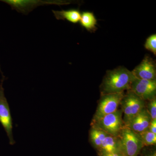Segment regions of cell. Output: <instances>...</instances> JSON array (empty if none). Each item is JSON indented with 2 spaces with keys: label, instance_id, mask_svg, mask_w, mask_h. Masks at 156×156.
Instances as JSON below:
<instances>
[{
  "label": "cell",
  "instance_id": "obj_2",
  "mask_svg": "<svg viewBox=\"0 0 156 156\" xmlns=\"http://www.w3.org/2000/svg\"><path fill=\"white\" fill-rule=\"evenodd\" d=\"M122 115L121 109H118L114 112L106 115L96 122L91 123V126L104 131L109 135L119 136L125 127Z\"/></svg>",
  "mask_w": 156,
  "mask_h": 156
},
{
  "label": "cell",
  "instance_id": "obj_12",
  "mask_svg": "<svg viewBox=\"0 0 156 156\" xmlns=\"http://www.w3.org/2000/svg\"><path fill=\"white\" fill-rule=\"evenodd\" d=\"M52 12L57 20H66L73 23H77L80 22L81 14L80 11L76 9L68 10L55 11L52 10Z\"/></svg>",
  "mask_w": 156,
  "mask_h": 156
},
{
  "label": "cell",
  "instance_id": "obj_16",
  "mask_svg": "<svg viewBox=\"0 0 156 156\" xmlns=\"http://www.w3.org/2000/svg\"><path fill=\"white\" fill-rule=\"evenodd\" d=\"M145 48L147 50L152 52L154 55L156 54V35L151 36L147 39Z\"/></svg>",
  "mask_w": 156,
  "mask_h": 156
},
{
  "label": "cell",
  "instance_id": "obj_19",
  "mask_svg": "<svg viewBox=\"0 0 156 156\" xmlns=\"http://www.w3.org/2000/svg\"><path fill=\"white\" fill-rule=\"evenodd\" d=\"M100 156H123L121 153H108L100 154Z\"/></svg>",
  "mask_w": 156,
  "mask_h": 156
},
{
  "label": "cell",
  "instance_id": "obj_21",
  "mask_svg": "<svg viewBox=\"0 0 156 156\" xmlns=\"http://www.w3.org/2000/svg\"><path fill=\"white\" fill-rule=\"evenodd\" d=\"M123 156H124L123 155Z\"/></svg>",
  "mask_w": 156,
  "mask_h": 156
},
{
  "label": "cell",
  "instance_id": "obj_14",
  "mask_svg": "<svg viewBox=\"0 0 156 156\" xmlns=\"http://www.w3.org/2000/svg\"><path fill=\"white\" fill-rule=\"evenodd\" d=\"M107 134L95 127H92L90 131V139L92 145L97 149L100 148Z\"/></svg>",
  "mask_w": 156,
  "mask_h": 156
},
{
  "label": "cell",
  "instance_id": "obj_5",
  "mask_svg": "<svg viewBox=\"0 0 156 156\" xmlns=\"http://www.w3.org/2000/svg\"><path fill=\"white\" fill-rule=\"evenodd\" d=\"M2 2L11 6L12 9L23 14H27L37 7L50 5H69L72 1L62 0H3Z\"/></svg>",
  "mask_w": 156,
  "mask_h": 156
},
{
  "label": "cell",
  "instance_id": "obj_3",
  "mask_svg": "<svg viewBox=\"0 0 156 156\" xmlns=\"http://www.w3.org/2000/svg\"><path fill=\"white\" fill-rule=\"evenodd\" d=\"M119 136L123 156H138L144 147L139 134L125 126Z\"/></svg>",
  "mask_w": 156,
  "mask_h": 156
},
{
  "label": "cell",
  "instance_id": "obj_9",
  "mask_svg": "<svg viewBox=\"0 0 156 156\" xmlns=\"http://www.w3.org/2000/svg\"><path fill=\"white\" fill-rule=\"evenodd\" d=\"M132 73L136 79L148 80H156L155 66L148 57H145Z\"/></svg>",
  "mask_w": 156,
  "mask_h": 156
},
{
  "label": "cell",
  "instance_id": "obj_8",
  "mask_svg": "<svg viewBox=\"0 0 156 156\" xmlns=\"http://www.w3.org/2000/svg\"><path fill=\"white\" fill-rule=\"evenodd\" d=\"M129 91L143 100H151L156 98V80H148L135 78L131 83Z\"/></svg>",
  "mask_w": 156,
  "mask_h": 156
},
{
  "label": "cell",
  "instance_id": "obj_15",
  "mask_svg": "<svg viewBox=\"0 0 156 156\" xmlns=\"http://www.w3.org/2000/svg\"><path fill=\"white\" fill-rule=\"evenodd\" d=\"M138 134L141 138L144 146L155 145L156 134L151 132L148 129Z\"/></svg>",
  "mask_w": 156,
  "mask_h": 156
},
{
  "label": "cell",
  "instance_id": "obj_20",
  "mask_svg": "<svg viewBox=\"0 0 156 156\" xmlns=\"http://www.w3.org/2000/svg\"><path fill=\"white\" fill-rule=\"evenodd\" d=\"M146 156H156V153L155 151H154L148 154Z\"/></svg>",
  "mask_w": 156,
  "mask_h": 156
},
{
  "label": "cell",
  "instance_id": "obj_11",
  "mask_svg": "<svg viewBox=\"0 0 156 156\" xmlns=\"http://www.w3.org/2000/svg\"><path fill=\"white\" fill-rule=\"evenodd\" d=\"M100 154L121 153V144L119 136L107 135L98 150Z\"/></svg>",
  "mask_w": 156,
  "mask_h": 156
},
{
  "label": "cell",
  "instance_id": "obj_1",
  "mask_svg": "<svg viewBox=\"0 0 156 156\" xmlns=\"http://www.w3.org/2000/svg\"><path fill=\"white\" fill-rule=\"evenodd\" d=\"M135 78L132 72L125 68L108 71L101 85V95L123 93L125 90L130 89Z\"/></svg>",
  "mask_w": 156,
  "mask_h": 156
},
{
  "label": "cell",
  "instance_id": "obj_6",
  "mask_svg": "<svg viewBox=\"0 0 156 156\" xmlns=\"http://www.w3.org/2000/svg\"><path fill=\"white\" fill-rule=\"evenodd\" d=\"M124 95L123 93L101 95L92 122L116 111Z\"/></svg>",
  "mask_w": 156,
  "mask_h": 156
},
{
  "label": "cell",
  "instance_id": "obj_10",
  "mask_svg": "<svg viewBox=\"0 0 156 156\" xmlns=\"http://www.w3.org/2000/svg\"><path fill=\"white\" fill-rule=\"evenodd\" d=\"M151 120L150 116L145 108L125 126L139 134L147 130Z\"/></svg>",
  "mask_w": 156,
  "mask_h": 156
},
{
  "label": "cell",
  "instance_id": "obj_4",
  "mask_svg": "<svg viewBox=\"0 0 156 156\" xmlns=\"http://www.w3.org/2000/svg\"><path fill=\"white\" fill-rule=\"evenodd\" d=\"M120 105L124 114L123 120L125 126L146 108L145 101L130 91L124 95Z\"/></svg>",
  "mask_w": 156,
  "mask_h": 156
},
{
  "label": "cell",
  "instance_id": "obj_18",
  "mask_svg": "<svg viewBox=\"0 0 156 156\" xmlns=\"http://www.w3.org/2000/svg\"><path fill=\"white\" fill-rule=\"evenodd\" d=\"M148 130L154 134H156V120H151Z\"/></svg>",
  "mask_w": 156,
  "mask_h": 156
},
{
  "label": "cell",
  "instance_id": "obj_17",
  "mask_svg": "<svg viewBox=\"0 0 156 156\" xmlns=\"http://www.w3.org/2000/svg\"><path fill=\"white\" fill-rule=\"evenodd\" d=\"M146 109L148 113L150 116L151 120H156V98L149 101Z\"/></svg>",
  "mask_w": 156,
  "mask_h": 156
},
{
  "label": "cell",
  "instance_id": "obj_7",
  "mask_svg": "<svg viewBox=\"0 0 156 156\" xmlns=\"http://www.w3.org/2000/svg\"><path fill=\"white\" fill-rule=\"evenodd\" d=\"M0 83V123L6 131L11 145L15 144L13 134V123L10 108L3 88L5 76L3 75Z\"/></svg>",
  "mask_w": 156,
  "mask_h": 156
},
{
  "label": "cell",
  "instance_id": "obj_13",
  "mask_svg": "<svg viewBox=\"0 0 156 156\" xmlns=\"http://www.w3.org/2000/svg\"><path fill=\"white\" fill-rule=\"evenodd\" d=\"M80 22L81 25L87 30L93 31L96 29L97 20L92 12H83L81 14Z\"/></svg>",
  "mask_w": 156,
  "mask_h": 156
}]
</instances>
